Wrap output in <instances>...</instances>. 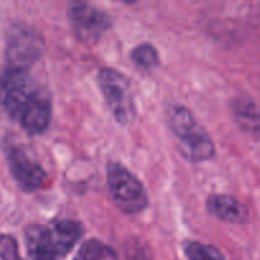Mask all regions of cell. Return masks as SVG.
<instances>
[{
	"instance_id": "cell-4",
	"label": "cell",
	"mask_w": 260,
	"mask_h": 260,
	"mask_svg": "<svg viewBox=\"0 0 260 260\" xmlns=\"http://www.w3.org/2000/svg\"><path fill=\"white\" fill-rule=\"evenodd\" d=\"M35 88L36 85L28 76V70L8 65L0 69V113L18 121Z\"/></svg>"
},
{
	"instance_id": "cell-12",
	"label": "cell",
	"mask_w": 260,
	"mask_h": 260,
	"mask_svg": "<svg viewBox=\"0 0 260 260\" xmlns=\"http://www.w3.org/2000/svg\"><path fill=\"white\" fill-rule=\"evenodd\" d=\"M167 122L174 136L183 134L197 123L192 112L183 106H172L167 111Z\"/></svg>"
},
{
	"instance_id": "cell-1",
	"label": "cell",
	"mask_w": 260,
	"mask_h": 260,
	"mask_svg": "<svg viewBox=\"0 0 260 260\" xmlns=\"http://www.w3.org/2000/svg\"><path fill=\"white\" fill-rule=\"evenodd\" d=\"M107 184L113 202L124 213L136 215L149 205V197L144 184L121 162H108Z\"/></svg>"
},
{
	"instance_id": "cell-10",
	"label": "cell",
	"mask_w": 260,
	"mask_h": 260,
	"mask_svg": "<svg viewBox=\"0 0 260 260\" xmlns=\"http://www.w3.org/2000/svg\"><path fill=\"white\" fill-rule=\"evenodd\" d=\"M207 208L215 217L229 223H244L249 217L248 208L229 194H213L208 198Z\"/></svg>"
},
{
	"instance_id": "cell-7",
	"label": "cell",
	"mask_w": 260,
	"mask_h": 260,
	"mask_svg": "<svg viewBox=\"0 0 260 260\" xmlns=\"http://www.w3.org/2000/svg\"><path fill=\"white\" fill-rule=\"evenodd\" d=\"M52 116L51 96L46 89L36 86L23 107L18 123L27 134L40 135L48 128Z\"/></svg>"
},
{
	"instance_id": "cell-3",
	"label": "cell",
	"mask_w": 260,
	"mask_h": 260,
	"mask_svg": "<svg viewBox=\"0 0 260 260\" xmlns=\"http://www.w3.org/2000/svg\"><path fill=\"white\" fill-rule=\"evenodd\" d=\"M45 52L42 36L27 24L12 25L5 41V61L8 66L28 70Z\"/></svg>"
},
{
	"instance_id": "cell-5",
	"label": "cell",
	"mask_w": 260,
	"mask_h": 260,
	"mask_svg": "<svg viewBox=\"0 0 260 260\" xmlns=\"http://www.w3.org/2000/svg\"><path fill=\"white\" fill-rule=\"evenodd\" d=\"M68 17L75 35L83 41L99 40L112 27L111 17L88 0H71Z\"/></svg>"
},
{
	"instance_id": "cell-9",
	"label": "cell",
	"mask_w": 260,
	"mask_h": 260,
	"mask_svg": "<svg viewBox=\"0 0 260 260\" xmlns=\"http://www.w3.org/2000/svg\"><path fill=\"white\" fill-rule=\"evenodd\" d=\"M46 228H47L51 250L55 259L65 256L76 245L83 235V226L78 221H53L50 225H46Z\"/></svg>"
},
{
	"instance_id": "cell-2",
	"label": "cell",
	"mask_w": 260,
	"mask_h": 260,
	"mask_svg": "<svg viewBox=\"0 0 260 260\" xmlns=\"http://www.w3.org/2000/svg\"><path fill=\"white\" fill-rule=\"evenodd\" d=\"M98 83L109 111L119 124L128 126L136 117V106L128 79L112 68H102Z\"/></svg>"
},
{
	"instance_id": "cell-15",
	"label": "cell",
	"mask_w": 260,
	"mask_h": 260,
	"mask_svg": "<svg viewBox=\"0 0 260 260\" xmlns=\"http://www.w3.org/2000/svg\"><path fill=\"white\" fill-rule=\"evenodd\" d=\"M184 253L189 259L193 260H215L225 259V255L212 245L197 243V241H189L184 245Z\"/></svg>"
},
{
	"instance_id": "cell-8",
	"label": "cell",
	"mask_w": 260,
	"mask_h": 260,
	"mask_svg": "<svg viewBox=\"0 0 260 260\" xmlns=\"http://www.w3.org/2000/svg\"><path fill=\"white\" fill-rule=\"evenodd\" d=\"M178 150L190 162H202L215 156V144L208 132L198 123L177 136Z\"/></svg>"
},
{
	"instance_id": "cell-11",
	"label": "cell",
	"mask_w": 260,
	"mask_h": 260,
	"mask_svg": "<svg viewBox=\"0 0 260 260\" xmlns=\"http://www.w3.org/2000/svg\"><path fill=\"white\" fill-rule=\"evenodd\" d=\"M233 116L243 131L254 137H260V108L250 99H236L231 104Z\"/></svg>"
},
{
	"instance_id": "cell-17",
	"label": "cell",
	"mask_w": 260,
	"mask_h": 260,
	"mask_svg": "<svg viewBox=\"0 0 260 260\" xmlns=\"http://www.w3.org/2000/svg\"><path fill=\"white\" fill-rule=\"evenodd\" d=\"M124 3H128V4H132V3H135L136 2V0H123Z\"/></svg>"
},
{
	"instance_id": "cell-6",
	"label": "cell",
	"mask_w": 260,
	"mask_h": 260,
	"mask_svg": "<svg viewBox=\"0 0 260 260\" xmlns=\"http://www.w3.org/2000/svg\"><path fill=\"white\" fill-rule=\"evenodd\" d=\"M4 151L10 174L20 189L24 192H33L43 184L46 172L20 147L15 145H7Z\"/></svg>"
},
{
	"instance_id": "cell-16",
	"label": "cell",
	"mask_w": 260,
	"mask_h": 260,
	"mask_svg": "<svg viewBox=\"0 0 260 260\" xmlns=\"http://www.w3.org/2000/svg\"><path fill=\"white\" fill-rule=\"evenodd\" d=\"M0 258L2 259H18V244L13 236H0Z\"/></svg>"
},
{
	"instance_id": "cell-13",
	"label": "cell",
	"mask_w": 260,
	"mask_h": 260,
	"mask_svg": "<svg viewBox=\"0 0 260 260\" xmlns=\"http://www.w3.org/2000/svg\"><path fill=\"white\" fill-rule=\"evenodd\" d=\"M76 258L83 260H94V259H116L117 254L111 246L106 245L96 239L85 241L79 249Z\"/></svg>"
},
{
	"instance_id": "cell-14",
	"label": "cell",
	"mask_w": 260,
	"mask_h": 260,
	"mask_svg": "<svg viewBox=\"0 0 260 260\" xmlns=\"http://www.w3.org/2000/svg\"><path fill=\"white\" fill-rule=\"evenodd\" d=\"M131 58L137 66L142 69H152L159 65V53L150 43L136 46L131 52Z\"/></svg>"
}]
</instances>
